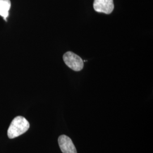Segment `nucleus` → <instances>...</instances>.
I'll use <instances>...</instances> for the list:
<instances>
[{
    "instance_id": "1",
    "label": "nucleus",
    "mask_w": 153,
    "mask_h": 153,
    "mask_svg": "<svg viewBox=\"0 0 153 153\" xmlns=\"http://www.w3.org/2000/svg\"><path fill=\"white\" fill-rule=\"evenodd\" d=\"M30 128V123L23 116H16L9 126L7 131V136L10 139L18 137L27 131Z\"/></svg>"
},
{
    "instance_id": "2",
    "label": "nucleus",
    "mask_w": 153,
    "mask_h": 153,
    "mask_svg": "<svg viewBox=\"0 0 153 153\" xmlns=\"http://www.w3.org/2000/svg\"><path fill=\"white\" fill-rule=\"evenodd\" d=\"M66 65L74 71H81L83 68V61L78 55L72 52H67L63 56Z\"/></svg>"
},
{
    "instance_id": "3",
    "label": "nucleus",
    "mask_w": 153,
    "mask_h": 153,
    "mask_svg": "<svg viewBox=\"0 0 153 153\" xmlns=\"http://www.w3.org/2000/svg\"><path fill=\"white\" fill-rule=\"evenodd\" d=\"M94 9L98 13L111 14L114 8L113 0H94Z\"/></svg>"
},
{
    "instance_id": "4",
    "label": "nucleus",
    "mask_w": 153,
    "mask_h": 153,
    "mask_svg": "<svg viewBox=\"0 0 153 153\" xmlns=\"http://www.w3.org/2000/svg\"><path fill=\"white\" fill-rule=\"evenodd\" d=\"M58 142L62 153H77L76 148L72 140L67 136H60L59 138Z\"/></svg>"
},
{
    "instance_id": "5",
    "label": "nucleus",
    "mask_w": 153,
    "mask_h": 153,
    "mask_svg": "<svg viewBox=\"0 0 153 153\" xmlns=\"http://www.w3.org/2000/svg\"><path fill=\"white\" fill-rule=\"evenodd\" d=\"M11 7L10 0H0V16L4 19L9 16V11Z\"/></svg>"
}]
</instances>
